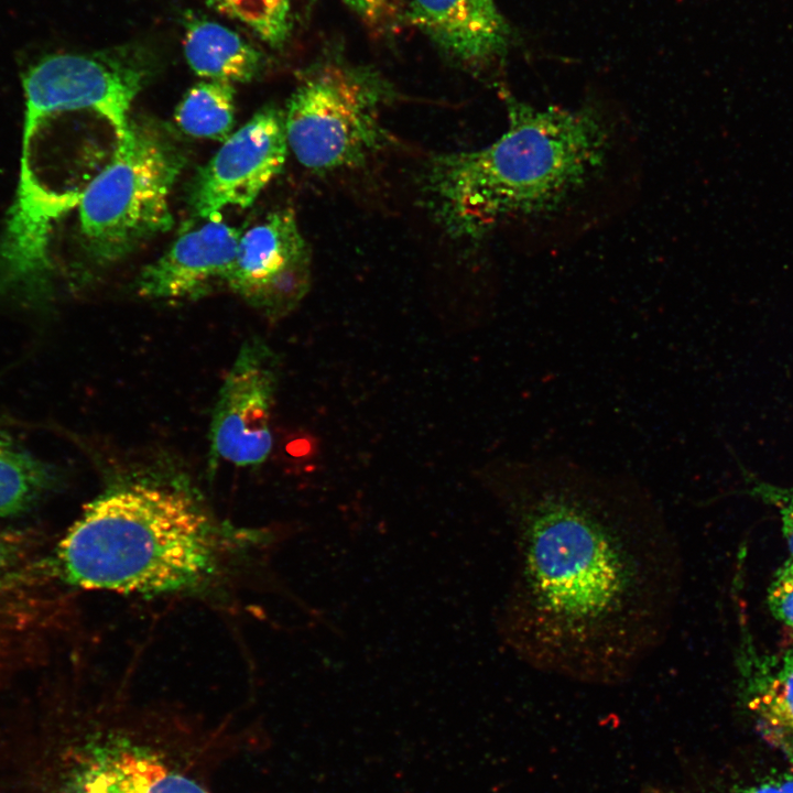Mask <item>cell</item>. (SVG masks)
<instances>
[{"instance_id": "cell-19", "label": "cell", "mask_w": 793, "mask_h": 793, "mask_svg": "<svg viewBox=\"0 0 793 793\" xmlns=\"http://www.w3.org/2000/svg\"><path fill=\"white\" fill-rule=\"evenodd\" d=\"M37 567L26 540L0 529V595L29 582Z\"/></svg>"}, {"instance_id": "cell-15", "label": "cell", "mask_w": 793, "mask_h": 793, "mask_svg": "<svg viewBox=\"0 0 793 793\" xmlns=\"http://www.w3.org/2000/svg\"><path fill=\"white\" fill-rule=\"evenodd\" d=\"M183 51L195 74L232 84L252 80L264 63L262 53L239 33L196 15L185 19Z\"/></svg>"}, {"instance_id": "cell-2", "label": "cell", "mask_w": 793, "mask_h": 793, "mask_svg": "<svg viewBox=\"0 0 793 793\" xmlns=\"http://www.w3.org/2000/svg\"><path fill=\"white\" fill-rule=\"evenodd\" d=\"M504 97L508 127L500 138L426 163L425 195L455 238L478 239L506 218L555 209L607 159L611 132L597 106L537 108Z\"/></svg>"}, {"instance_id": "cell-22", "label": "cell", "mask_w": 793, "mask_h": 793, "mask_svg": "<svg viewBox=\"0 0 793 793\" xmlns=\"http://www.w3.org/2000/svg\"><path fill=\"white\" fill-rule=\"evenodd\" d=\"M750 493L773 506L781 519L782 532L793 557V487L774 486L758 479L751 481Z\"/></svg>"}, {"instance_id": "cell-17", "label": "cell", "mask_w": 793, "mask_h": 793, "mask_svg": "<svg viewBox=\"0 0 793 793\" xmlns=\"http://www.w3.org/2000/svg\"><path fill=\"white\" fill-rule=\"evenodd\" d=\"M235 119V87L225 80L206 79L185 94L175 111L177 126L196 138L227 139Z\"/></svg>"}, {"instance_id": "cell-18", "label": "cell", "mask_w": 793, "mask_h": 793, "mask_svg": "<svg viewBox=\"0 0 793 793\" xmlns=\"http://www.w3.org/2000/svg\"><path fill=\"white\" fill-rule=\"evenodd\" d=\"M217 12L247 26L271 47L283 46L292 30V0H205Z\"/></svg>"}, {"instance_id": "cell-1", "label": "cell", "mask_w": 793, "mask_h": 793, "mask_svg": "<svg viewBox=\"0 0 793 793\" xmlns=\"http://www.w3.org/2000/svg\"><path fill=\"white\" fill-rule=\"evenodd\" d=\"M511 476L504 640L551 676L599 686L633 678L670 634L682 586L661 503L636 476L564 455L531 458Z\"/></svg>"}, {"instance_id": "cell-7", "label": "cell", "mask_w": 793, "mask_h": 793, "mask_svg": "<svg viewBox=\"0 0 793 793\" xmlns=\"http://www.w3.org/2000/svg\"><path fill=\"white\" fill-rule=\"evenodd\" d=\"M287 148L284 112L261 108L194 177L188 198L194 215L220 219L227 207H249L281 172Z\"/></svg>"}, {"instance_id": "cell-8", "label": "cell", "mask_w": 793, "mask_h": 793, "mask_svg": "<svg viewBox=\"0 0 793 793\" xmlns=\"http://www.w3.org/2000/svg\"><path fill=\"white\" fill-rule=\"evenodd\" d=\"M311 256L294 213L281 209L240 236L226 280L228 287L275 321L308 291Z\"/></svg>"}, {"instance_id": "cell-9", "label": "cell", "mask_w": 793, "mask_h": 793, "mask_svg": "<svg viewBox=\"0 0 793 793\" xmlns=\"http://www.w3.org/2000/svg\"><path fill=\"white\" fill-rule=\"evenodd\" d=\"M279 361L260 338L240 347L216 402L210 424V459L237 466L263 463L272 448L271 409ZM211 465V467H213Z\"/></svg>"}, {"instance_id": "cell-6", "label": "cell", "mask_w": 793, "mask_h": 793, "mask_svg": "<svg viewBox=\"0 0 793 793\" xmlns=\"http://www.w3.org/2000/svg\"><path fill=\"white\" fill-rule=\"evenodd\" d=\"M154 70L153 54L138 44L45 56L22 79L25 124L59 112L93 110L120 139L129 128L130 107Z\"/></svg>"}, {"instance_id": "cell-13", "label": "cell", "mask_w": 793, "mask_h": 793, "mask_svg": "<svg viewBox=\"0 0 793 793\" xmlns=\"http://www.w3.org/2000/svg\"><path fill=\"white\" fill-rule=\"evenodd\" d=\"M88 749L70 778L67 793H209L144 747L112 740Z\"/></svg>"}, {"instance_id": "cell-3", "label": "cell", "mask_w": 793, "mask_h": 793, "mask_svg": "<svg viewBox=\"0 0 793 793\" xmlns=\"http://www.w3.org/2000/svg\"><path fill=\"white\" fill-rule=\"evenodd\" d=\"M215 555L211 524L187 492L134 481L86 507L56 547L53 567L85 589L162 594L200 583Z\"/></svg>"}, {"instance_id": "cell-14", "label": "cell", "mask_w": 793, "mask_h": 793, "mask_svg": "<svg viewBox=\"0 0 793 793\" xmlns=\"http://www.w3.org/2000/svg\"><path fill=\"white\" fill-rule=\"evenodd\" d=\"M742 696L762 738L793 768V645L780 655L747 659Z\"/></svg>"}, {"instance_id": "cell-21", "label": "cell", "mask_w": 793, "mask_h": 793, "mask_svg": "<svg viewBox=\"0 0 793 793\" xmlns=\"http://www.w3.org/2000/svg\"><path fill=\"white\" fill-rule=\"evenodd\" d=\"M767 601L775 619L793 627V557L790 556L775 572Z\"/></svg>"}, {"instance_id": "cell-10", "label": "cell", "mask_w": 793, "mask_h": 793, "mask_svg": "<svg viewBox=\"0 0 793 793\" xmlns=\"http://www.w3.org/2000/svg\"><path fill=\"white\" fill-rule=\"evenodd\" d=\"M82 192H55L22 166L17 199L0 238V297L44 304L52 293L53 222L78 205Z\"/></svg>"}, {"instance_id": "cell-23", "label": "cell", "mask_w": 793, "mask_h": 793, "mask_svg": "<svg viewBox=\"0 0 793 793\" xmlns=\"http://www.w3.org/2000/svg\"><path fill=\"white\" fill-rule=\"evenodd\" d=\"M718 793H793V771L767 774Z\"/></svg>"}, {"instance_id": "cell-20", "label": "cell", "mask_w": 793, "mask_h": 793, "mask_svg": "<svg viewBox=\"0 0 793 793\" xmlns=\"http://www.w3.org/2000/svg\"><path fill=\"white\" fill-rule=\"evenodd\" d=\"M370 34L383 37L395 34L402 14L400 0H343Z\"/></svg>"}, {"instance_id": "cell-11", "label": "cell", "mask_w": 793, "mask_h": 793, "mask_svg": "<svg viewBox=\"0 0 793 793\" xmlns=\"http://www.w3.org/2000/svg\"><path fill=\"white\" fill-rule=\"evenodd\" d=\"M240 236L221 218L184 231L160 258L142 269L135 291L151 300L202 296L216 283H226Z\"/></svg>"}, {"instance_id": "cell-16", "label": "cell", "mask_w": 793, "mask_h": 793, "mask_svg": "<svg viewBox=\"0 0 793 793\" xmlns=\"http://www.w3.org/2000/svg\"><path fill=\"white\" fill-rule=\"evenodd\" d=\"M55 482L52 467L0 439V517L28 511Z\"/></svg>"}, {"instance_id": "cell-12", "label": "cell", "mask_w": 793, "mask_h": 793, "mask_svg": "<svg viewBox=\"0 0 793 793\" xmlns=\"http://www.w3.org/2000/svg\"><path fill=\"white\" fill-rule=\"evenodd\" d=\"M402 14L439 51L470 69L508 53L512 31L495 0H400Z\"/></svg>"}, {"instance_id": "cell-5", "label": "cell", "mask_w": 793, "mask_h": 793, "mask_svg": "<svg viewBox=\"0 0 793 793\" xmlns=\"http://www.w3.org/2000/svg\"><path fill=\"white\" fill-rule=\"evenodd\" d=\"M393 87L368 67L328 62L313 69L292 94L284 124L287 146L306 169H354L389 142L381 111Z\"/></svg>"}, {"instance_id": "cell-4", "label": "cell", "mask_w": 793, "mask_h": 793, "mask_svg": "<svg viewBox=\"0 0 793 793\" xmlns=\"http://www.w3.org/2000/svg\"><path fill=\"white\" fill-rule=\"evenodd\" d=\"M184 163L159 124L130 119L111 160L80 194V235L91 259L119 261L170 229V196Z\"/></svg>"}]
</instances>
